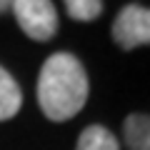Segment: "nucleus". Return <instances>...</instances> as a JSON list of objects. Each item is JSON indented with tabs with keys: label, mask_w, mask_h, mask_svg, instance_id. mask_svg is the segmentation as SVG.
<instances>
[{
	"label": "nucleus",
	"mask_w": 150,
	"mask_h": 150,
	"mask_svg": "<svg viewBox=\"0 0 150 150\" xmlns=\"http://www.w3.org/2000/svg\"><path fill=\"white\" fill-rule=\"evenodd\" d=\"M10 10L15 13L20 30L30 40L48 43L58 33V10L53 0H15Z\"/></svg>",
	"instance_id": "obj_2"
},
{
	"label": "nucleus",
	"mask_w": 150,
	"mask_h": 150,
	"mask_svg": "<svg viewBox=\"0 0 150 150\" xmlns=\"http://www.w3.org/2000/svg\"><path fill=\"white\" fill-rule=\"evenodd\" d=\"M63 3L68 15L80 23H93L103 13V0H63Z\"/></svg>",
	"instance_id": "obj_7"
},
{
	"label": "nucleus",
	"mask_w": 150,
	"mask_h": 150,
	"mask_svg": "<svg viewBox=\"0 0 150 150\" xmlns=\"http://www.w3.org/2000/svg\"><path fill=\"white\" fill-rule=\"evenodd\" d=\"M123 133L128 150H150V115H145V112L128 115Z\"/></svg>",
	"instance_id": "obj_5"
},
{
	"label": "nucleus",
	"mask_w": 150,
	"mask_h": 150,
	"mask_svg": "<svg viewBox=\"0 0 150 150\" xmlns=\"http://www.w3.org/2000/svg\"><path fill=\"white\" fill-rule=\"evenodd\" d=\"M112 40L123 50H135L150 45V8L130 3L112 20Z\"/></svg>",
	"instance_id": "obj_3"
},
{
	"label": "nucleus",
	"mask_w": 150,
	"mask_h": 150,
	"mask_svg": "<svg viewBox=\"0 0 150 150\" xmlns=\"http://www.w3.org/2000/svg\"><path fill=\"white\" fill-rule=\"evenodd\" d=\"M90 83L73 53H53L38 73V105L53 123H65L85 108Z\"/></svg>",
	"instance_id": "obj_1"
},
{
	"label": "nucleus",
	"mask_w": 150,
	"mask_h": 150,
	"mask_svg": "<svg viewBox=\"0 0 150 150\" xmlns=\"http://www.w3.org/2000/svg\"><path fill=\"white\" fill-rule=\"evenodd\" d=\"M23 108V90L18 80L0 65V123L15 118Z\"/></svg>",
	"instance_id": "obj_4"
},
{
	"label": "nucleus",
	"mask_w": 150,
	"mask_h": 150,
	"mask_svg": "<svg viewBox=\"0 0 150 150\" xmlns=\"http://www.w3.org/2000/svg\"><path fill=\"white\" fill-rule=\"evenodd\" d=\"M75 150H120V143L105 125H88L78 135Z\"/></svg>",
	"instance_id": "obj_6"
},
{
	"label": "nucleus",
	"mask_w": 150,
	"mask_h": 150,
	"mask_svg": "<svg viewBox=\"0 0 150 150\" xmlns=\"http://www.w3.org/2000/svg\"><path fill=\"white\" fill-rule=\"evenodd\" d=\"M13 3H15V0H0V13L10 10V8H13Z\"/></svg>",
	"instance_id": "obj_8"
}]
</instances>
